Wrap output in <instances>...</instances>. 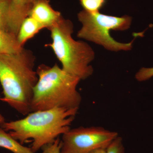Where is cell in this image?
<instances>
[{
	"mask_svg": "<svg viewBox=\"0 0 153 153\" xmlns=\"http://www.w3.org/2000/svg\"><path fill=\"white\" fill-rule=\"evenodd\" d=\"M36 57L25 48L15 54L0 55V82L6 102L19 113L31 112L33 89L38 80Z\"/></svg>",
	"mask_w": 153,
	"mask_h": 153,
	"instance_id": "cell-1",
	"label": "cell"
},
{
	"mask_svg": "<svg viewBox=\"0 0 153 153\" xmlns=\"http://www.w3.org/2000/svg\"><path fill=\"white\" fill-rule=\"evenodd\" d=\"M78 110L55 108L33 111L22 119L4 122L1 128L22 145L31 140L36 153L69 130Z\"/></svg>",
	"mask_w": 153,
	"mask_h": 153,
	"instance_id": "cell-2",
	"label": "cell"
},
{
	"mask_svg": "<svg viewBox=\"0 0 153 153\" xmlns=\"http://www.w3.org/2000/svg\"><path fill=\"white\" fill-rule=\"evenodd\" d=\"M38 80L34 89L31 111L55 108H78L82 97L76 88L80 79L60 68L57 64H41L36 69Z\"/></svg>",
	"mask_w": 153,
	"mask_h": 153,
	"instance_id": "cell-3",
	"label": "cell"
},
{
	"mask_svg": "<svg viewBox=\"0 0 153 153\" xmlns=\"http://www.w3.org/2000/svg\"><path fill=\"white\" fill-rule=\"evenodd\" d=\"M73 28L72 22L62 17L48 29L52 42L47 46L53 50L63 70L84 80L93 74L94 69L90 63L94 60L95 53L86 42L73 39Z\"/></svg>",
	"mask_w": 153,
	"mask_h": 153,
	"instance_id": "cell-4",
	"label": "cell"
},
{
	"mask_svg": "<svg viewBox=\"0 0 153 153\" xmlns=\"http://www.w3.org/2000/svg\"><path fill=\"white\" fill-rule=\"evenodd\" d=\"M78 20L82 25L77 33L78 38L93 42L108 51L118 52L129 51L133 47L134 41L122 43L116 41L110 36V31H125L130 27L132 17L108 16L100 12L89 13L80 11L77 14Z\"/></svg>",
	"mask_w": 153,
	"mask_h": 153,
	"instance_id": "cell-5",
	"label": "cell"
},
{
	"mask_svg": "<svg viewBox=\"0 0 153 153\" xmlns=\"http://www.w3.org/2000/svg\"><path fill=\"white\" fill-rule=\"evenodd\" d=\"M118 136L115 131L101 127H80L70 129L62 135L61 153H90L107 148Z\"/></svg>",
	"mask_w": 153,
	"mask_h": 153,
	"instance_id": "cell-6",
	"label": "cell"
},
{
	"mask_svg": "<svg viewBox=\"0 0 153 153\" xmlns=\"http://www.w3.org/2000/svg\"><path fill=\"white\" fill-rule=\"evenodd\" d=\"M38 0H10L8 27L10 32L17 36L22 22L29 17L30 11Z\"/></svg>",
	"mask_w": 153,
	"mask_h": 153,
	"instance_id": "cell-7",
	"label": "cell"
},
{
	"mask_svg": "<svg viewBox=\"0 0 153 153\" xmlns=\"http://www.w3.org/2000/svg\"><path fill=\"white\" fill-rule=\"evenodd\" d=\"M29 16L48 29L62 17L60 12L52 8L48 0H38L31 9Z\"/></svg>",
	"mask_w": 153,
	"mask_h": 153,
	"instance_id": "cell-8",
	"label": "cell"
},
{
	"mask_svg": "<svg viewBox=\"0 0 153 153\" xmlns=\"http://www.w3.org/2000/svg\"><path fill=\"white\" fill-rule=\"evenodd\" d=\"M44 27L31 17H28L21 25L17 38L19 44L24 47L25 43L36 36Z\"/></svg>",
	"mask_w": 153,
	"mask_h": 153,
	"instance_id": "cell-9",
	"label": "cell"
},
{
	"mask_svg": "<svg viewBox=\"0 0 153 153\" xmlns=\"http://www.w3.org/2000/svg\"><path fill=\"white\" fill-rule=\"evenodd\" d=\"M11 32L0 30V55L18 53L24 48Z\"/></svg>",
	"mask_w": 153,
	"mask_h": 153,
	"instance_id": "cell-10",
	"label": "cell"
},
{
	"mask_svg": "<svg viewBox=\"0 0 153 153\" xmlns=\"http://www.w3.org/2000/svg\"><path fill=\"white\" fill-rule=\"evenodd\" d=\"M6 131L0 128V147L4 148L13 153H35L31 148L23 146Z\"/></svg>",
	"mask_w": 153,
	"mask_h": 153,
	"instance_id": "cell-11",
	"label": "cell"
},
{
	"mask_svg": "<svg viewBox=\"0 0 153 153\" xmlns=\"http://www.w3.org/2000/svg\"><path fill=\"white\" fill-rule=\"evenodd\" d=\"M10 2V0H0V30L8 32Z\"/></svg>",
	"mask_w": 153,
	"mask_h": 153,
	"instance_id": "cell-12",
	"label": "cell"
},
{
	"mask_svg": "<svg viewBox=\"0 0 153 153\" xmlns=\"http://www.w3.org/2000/svg\"><path fill=\"white\" fill-rule=\"evenodd\" d=\"M84 10L89 13L99 12L105 4L106 0H79Z\"/></svg>",
	"mask_w": 153,
	"mask_h": 153,
	"instance_id": "cell-13",
	"label": "cell"
},
{
	"mask_svg": "<svg viewBox=\"0 0 153 153\" xmlns=\"http://www.w3.org/2000/svg\"><path fill=\"white\" fill-rule=\"evenodd\" d=\"M123 139L118 136L112 141L106 149V153H124Z\"/></svg>",
	"mask_w": 153,
	"mask_h": 153,
	"instance_id": "cell-14",
	"label": "cell"
},
{
	"mask_svg": "<svg viewBox=\"0 0 153 153\" xmlns=\"http://www.w3.org/2000/svg\"><path fill=\"white\" fill-rule=\"evenodd\" d=\"M153 76V67L144 68L140 69L135 75V78L140 82L144 81L150 79Z\"/></svg>",
	"mask_w": 153,
	"mask_h": 153,
	"instance_id": "cell-15",
	"label": "cell"
},
{
	"mask_svg": "<svg viewBox=\"0 0 153 153\" xmlns=\"http://www.w3.org/2000/svg\"><path fill=\"white\" fill-rule=\"evenodd\" d=\"M61 141L58 137L53 143L44 147L42 153H61Z\"/></svg>",
	"mask_w": 153,
	"mask_h": 153,
	"instance_id": "cell-16",
	"label": "cell"
},
{
	"mask_svg": "<svg viewBox=\"0 0 153 153\" xmlns=\"http://www.w3.org/2000/svg\"><path fill=\"white\" fill-rule=\"evenodd\" d=\"M107 148H100L92 151L90 153H106Z\"/></svg>",
	"mask_w": 153,
	"mask_h": 153,
	"instance_id": "cell-17",
	"label": "cell"
},
{
	"mask_svg": "<svg viewBox=\"0 0 153 153\" xmlns=\"http://www.w3.org/2000/svg\"><path fill=\"white\" fill-rule=\"evenodd\" d=\"M4 122H5L4 118L3 117L2 115L0 113V126H1V125Z\"/></svg>",
	"mask_w": 153,
	"mask_h": 153,
	"instance_id": "cell-18",
	"label": "cell"
},
{
	"mask_svg": "<svg viewBox=\"0 0 153 153\" xmlns=\"http://www.w3.org/2000/svg\"><path fill=\"white\" fill-rule=\"evenodd\" d=\"M1 98V95H0V99Z\"/></svg>",
	"mask_w": 153,
	"mask_h": 153,
	"instance_id": "cell-19",
	"label": "cell"
}]
</instances>
